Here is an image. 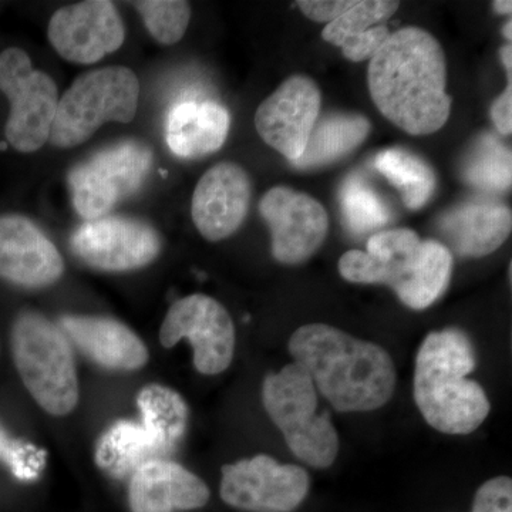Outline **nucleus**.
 Segmentation results:
<instances>
[{"label": "nucleus", "instance_id": "f257e3e1", "mask_svg": "<svg viewBox=\"0 0 512 512\" xmlns=\"http://www.w3.org/2000/svg\"><path fill=\"white\" fill-rule=\"evenodd\" d=\"M367 82L373 103L394 126L427 136L450 117L447 60L439 40L427 30H396L369 60Z\"/></svg>", "mask_w": 512, "mask_h": 512}, {"label": "nucleus", "instance_id": "f03ea898", "mask_svg": "<svg viewBox=\"0 0 512 512\" xmlns=\"http://www.w3.org/2000/svg\"><path fill=\"white\" fill-rule=\"evenodd\" d=\"M288 348L316 390L340 413L373 412L393 397V359L376 343L325 323H309L293 332Z\"/></svg>", "mask_w": 512, "mask_h": 512}, {"label": "nucleus", "instance_id": "7ed1b4c3", "mask_svg": "<svg viewBox=\"0 0 512 512\" xmlns=\"http://www.w3.org/2000/svg\"><path fill=\"white\" fill-rule=\"evenodd\" d=\"M476 369V350L466 332L447 328L421 343L414 366V402L433 429L451 436L476 431L490 414L487 393L468 375Z\"/></svg>", "mask_w": 512, "mask_h": 512}, {"label": "nucleus", "instance_id": "20e7f679", "mask_svg": "<svg viewBox=\"0 0 512 512\" xmlns=\"http://www.w3.org/2000/svg\"><path fill=\"white\" fill-rule=\"evenodd\" d=\"M339 272L352 284L390 286L404 305L423 311L447 291L453 255L439 241H421L412 229H390L373 234L367 252L343 254Z\"/></svg>", "mask_w": 512, "mask_h": 512}, {"label": "nucleus", "instance_id": "39448f33", "mask_svg": "<svg viewBox=\"0 0 512 512\" xmlns=\"http://www.w3.org/2000/svg\"><path fill=\"white\" fill-rule=\"evenodd\" d=\"M13 362L36 403L52 416H67L79 403V379L72 343L45 316L25 312L10 335Z\"/></svg>", "mask_w": 512, "mask_h": 512}, {"label": "nucleus", "instance_id": "423d86ee", "mask_svg": "<svg viewBox=\"0 0 512 512\" xmlns=\"http://www.w3.org/2000/svg\"><path fill=\"white\" fill-rule=\"evenodd\" d=\"M262 402L293 454L313 468H328L339 453V436L328 410L319 412L318 390L302 366L292 362L269 373Z\"/></svg>", "mask_w": 512, "mask_h": 512}, {"label": "nucleus", "instance_id": "0eeeda50", "mask_svg": "<svg viewBox=\"0 0 512 512\" xmlns=\"http://www.w3.org/2000/svg\"><path fill=\"white\" fill-rule=\"evenodd\" d=\"M138 100L140 83L128 67L110 66L83 73L59 99L50 143L72 148L86 143L109 121L130 123L136 117Z\"/></svg>", "mask_w": 512, "mask_h": 512}, {"label": "nucleus", "instance_id": "6e6552de", "mask_svg": "<svg viewBox=\"0 0 512 512\" xmlns=\"http://www.w3.org/2000/svg\"><path fill=\"white\" fill-rule=\"evenodd\" d=\"M153 150L128 140L104 148L70 171L73 205L86 221L99 220L140 190L153 167Z\"/></svg>", "mask_w": 512, "mask_h": 512}, {"label": "nucleus", "instance_id": "1a4fd4ad", "mask_svg": "<svg viewBox=\"0 0 512 512\" xmlns=\"http://www.w3.org/2000/svg\"><path fill=\"white\" fill-rule=\"evenodd\" d=\"M0 92L10 101L9 143L20 153L40 150L49 140L59 104L55 80L33 69L25 50L10 47L0 53Z\"/></svg>", "mask_w": 512, "mask_h": 512}, {"label": "nucleus", "instance_id": "9d476101", "mask_svg": "<svg viewBox=\"0 0 512 512\" xmlns=\"http://www.w3.org/2000/svg\"><path fill=\"white\" fill-rule=\"evenodd\" d=\"M187 339L194 366L201 375H220L231 366L235 353V326L227 309L211 296L194 293L168 309L160 329V343L173 348Z\"/></svg>", "mask_w": 512, "mask_h": 512}, {"label": "nucleus", "instance_id": "9b49d317", "mask_svg": "<svg viewBox=\"0 0 512 512\" xmlns=\"http://www.w3.org/2000/svg\"><path fill=\"white\" fill-rule=\"evenodd\" d=\"M221 498L248 512H292L305 501L311 477L305 468L258 454L222 467Z\"/></svg>", "mask_w": 512, "mask_h": 512}, {"label": "nucleus", "instance_id": "f8f14e48", "mask_svg": "<svg viewBox=\"0 0 512 512\" xmlns=\"http://www.w3.org/2000/svg\"><path fill=\"white\" fill-rule=\"evenodd\" d=\"M163 242L147 222L128 217L87 221L74 232L72 249L84 264L106 272H127L156 261Z\"/></svg>", "mask_w": 512, "mask_h": 512}, {"label": "nucleus", "instance_id": "ddd939ff", "mask_svg": "<svg viewBox=\"0 0 512 512\" xmlns=\"http://www.w3.org/2000/svg\"><path fill=\"white\" fill-rule=\"evenodd\" d=\"M259 212L272 234V255L285 265H298L325 242L329 217L311 195L288 187H274L259 202Z\"/></svg>", "mask_w": 512, "mask_h": 512}, {"label": "nucleus", "instance_id": "4468645a", "mask_svg": "<svg viewBox=\"0 0 512 512\" xmlns=\"http://www.w3.org/2000/svg\"><path fill=\"white\" fill-rule=\"evenodd\" d=\"M322 106V93L311 77L296 74L266 97L255 114V127L269 147L289 161L302 157Z\"/></svg>", "mask_w": 512, "mask_h": 512}, {"label": "nucleus", "instance_id": "2eb2a0df", "mask_svg": "<svg viewBox=\"0 0 512 512\" xmlns=\"http://www.w3.org/2000/svg\"><path fill=\"white\" fill-rule=\"evenodd\" d=\"M47 37L67 62L97 63L123 46L126 29L109 0H87L57 10Z\"/></svg>", "mask_w": 512, "mask_h": 512}, {"label": "nucleus", "instance_id": "dca6fc26", "mask_svg": "<svg viewBox=\"0 0 512 512\" xmlns=\"http://www.w3.org/2000/svg\"><path fill=\"white\" fill-rule=\"evenodd\" d=\"M64 262L55 244L35 222L18 214L0 217V278L39 289L62 278Z\"/></svg>", "mask_w": 512, "mask_h": 512}, {"label": "nucleus", "instance_id": "f3484780", "mask_svg": "<svg viewBox=\"0 0 512 512\" xmlns=\"http://www.w3.org/2000/svg\"><path fill=\"white\" fill-rule=\"evenodd\" d=\"M251 197V178L241 165H214L195 187L192 221L202 237L212 242L222 241L244 224Z\"/></svg>", "mask_w": 512, "mask_h": 512}, {"label": "nucleus", "instance_id": "a211bd4d", "mask_svg": "<svg viewBox=\"0 0 512 512\" xmlns=\"http://www.w3.org/2000/svg\"><path fill=\"white\" fill-rule=\"evenodd\" d=\"M208 501L207 484L167 458L147 461L134 471L128 484L131 512L191 511L204 507Z\"/></svg>", "mask_w": 512, "mask_h": 512}, {"label": "nucleus", "instance_id": "6ab92c4d", "mask_svg": "<svg viewBox=\"0 0 512 512\" xmlns=\"http://www.w3.org/2000/svg\"><path fill=\"white\" fill-rule=\"evenodd\" d=\"M59 328L74 348L104 369L137 370L147 365V346L120 320L69 315L60 319Z\"/></svg>", "mask_w": 512, "mask_h": 512}, {"label": "nucleus", "instance_id": "aec40b11", "mask_svg": "<svg viewBox=\"0 0 512 512\" xmlns=\"http://www.w3.org/2000/svg\"><path fill=\"white\" fill-rule=\"evenodd\" d=\"M440 228L458 254L481 258L493 254L510 237L512 215L503 202L474 198L444 214Z\"/></svg>", "mask_w": 512, "mask_h": 512}, {"label": "nucleus", "instance_id": "412c9836", "mask_svg": "<svg viewBox=\"0 0 512 512\" xmlns=\"http://www.w3.org/2000/svg\"><path fill=\"white\" fill-rule=\"evenodd\" d=\"M229 127L231 116L217 101L185 100L168 113L165 138L177 157H204L224 146Z\"/></svg>", "mask_w": 512, "mask_h": 512}, {"label": "nucleus", "instance_id": "4be33fe9", "mask_svg": "<svg viewBox=\"0 0 512 512\" xmlns=\"http://www.w3.org/2000/svg\"><path fill=\"white\" fill-rule=\"evenodd\" d=\"M167 454L140 421L119 420L101 434L94 458L97 466L114 478H130L147 461Z\"/></svg>", "mask_w": 512, "mask_h": 512}, {"label": "nucleus", "instance_id": "5701e85b", "mask_svg": "<svg viewBox=\"0 0 512 512\" xmlns=\"http://www.w3.org/2000/svg\"><path fill=\"white\" fill-rule=\"evenodd\" d=\"M369 133V120L360 114H328L316 121L305 151L293 161V167L312 170L335 163L362 146Z\"/></svg>", "mask_w": 512, "mask_h": 512}, {"label": "nucleus", "instance_id": "b1692460", "mask_svg": "<svg viewBox=\"0 0 512 512\" xmlns=\"http://www.w3.org/2000/svg\"><path fill=\"white\" fill-rule=\"evenodd\" d=\"M137 406L140 423L170 456L187 431L188 406L183 396L163 384H148L138 393Z\"/></svg>", "mask_w": 512, "mask_h": 512}, {"label": "nucleus", "instance_id": "393cba45", "mask_svg": "<svg viewBox=\"0 0 512 512\" xmlns=\"http://www.w3.org/2000/svg\"><path fill=\"white\" fill-rule=\"evenodd\" d=\"M375 167L402 195L409 210H420L437 188L433 168L423 158L403 148H389L376 157Z\"/></svg>", "mask_w": 512, "mask_h": 512}, {"label": "nucleus", "instance_id": "a878e982", "mask_svg": "<svg viewBox=\"0 0 512 512\" xmlns=\"http://www.w3.org/2000/svg\"><path fill=\"white\" fill-rule=\"evenodd\" d=\"M511 150L493 134H483L464 164V180L488 194H500L511 188Z\"/></svg>", "mask_w": 512, "mask_h": 512}, {"label": "nucleus", "instance_id": "bb28decb", "mask_svg": "<svg viewBox=\"0 0 512 512\" xmlns=\"http://www.w3.org/2000/svg\"><path fill=\"white\" fill-rule=\"evenodd\" d=\"M343 218L352 234L365 235L387 227L393 220L389 204L359 175L346 180L340 191Z\"/></svg>", "mask_w": 512, "mask_h": 512}, {"label": "nucleus", "instance_id": "cd10ccee", "mask_svg": "<svg viewBox=\"0 0 512 512\" xmlns=\"http://www.w3.org/2000/svg\"><path fill=\"white\" fill-rule=\"evenodd\" d=\"M144 20L150 35L165 46L183 39L191 19V6L183 0H141L131 2Z\"/></svg>", "mask_w": 512, "mask_h": 512}, {"label": "nucleus", "instance_id": "c85d7f7f", "mask_svg": "<svg viewBox=\"0 0 512 512\" xmlns=\"http://www.w3.org/2000/svg\"><path fill=\"white\" fill-rule=\"evenodd\" d=\"M399 6V2L392 0L355 2L339 19L326 25L322 32L323 39L330 45L340 47L350 37L365 33L366 30L375 28L376 23L392 18Z\"/></svg>", "mask_w": 512, "mask_h": 512}, {"label": "nucleus", "instance_id": "c756f323", "mask_svg": "<svg viewBox=\"0 0 512 512\" xmlns=\"http://www.w3.org/2000/svg\"><path fill=\"white\" fill-rule=\"evenodd\" d=\"M0 461L22 481L35 480L45 464V453L32 444L13 439L0 424Z\"/></svg>", "mask_w": 512, "mask_h": 512}, {"label": "nucleus", "instance_id": "7c9ffc66", "mask_svg": "<svg viewBox=\"0 0 512 512\" xmlns=\"http://www.w3.org/2000/svg\"><path fill=\"white\" fill-rule=\"evenodd\" d=\"M471 512H512V481L500 476L478 488Z\"/></svg>", "mask_w": 512, "mask_h": 512}, {"label": "nucleus", "instance_id": "2f4dec72", "mask_svg": "<svg viewBox=\"0 0 512 512\" xmlns=\"http://www.w3.org/2000/svg\"><path fill=\"white\" fill-rule=\"evenodd\" d=\"M392 32L387 26H375L342 43L343 56L350 62L360 63L372 59L386 43Z\"/></svg>", "mask_w": 512, "mask_h": 512}, {"label": "nucleus", "instance_id": "473e14b6", "mask_svg": "<svg viewBox=\"0 0 512 512\" xmlns=\"http://www.w3.org/2000/svg\"><path fill=\"white\" fill-rule=\"evenodd\" d=\"M353 5L355 2H349V0H302V2H298L299 9L302 10L306 18L313 22L326 23V25L335 22Z\"/></svg>", "mask_w": 512, "mask_h": 512}, {"label": "nucleus", "instance_id": "72a5a7b5", "mask_svg": "<svg viewBox=\"0 0 512 512\" xmlns=\"http://www.w3.org/2000/svg\"><path fill=\"white\" fill-rule=\"evenodd\" d=\"M491 117L501 134H511L512 130V87L511 82L503 94L494 101Z\"/></svg>", "mask_w": 512, "mask_h": 512}, {"label": "nucleus", "instance_id": "f704fd0d", "mask_svg": "<svg viewBox=\"0 0 512 512\" xmlns=\"http://www.w3.org/2000/svg\"><path fill=\"white\" fill-rule=\"evenodd\" d=\"M501 59H503L505 69L508 70V79H510L511 82L512 49L510 43H508L507 46H504L503 49H501Z\"/></svg>", "mask_w": 512, "mask_h": 512}, {"label": "nucleus", "instance_id": "c9c22d12", "mask_svg": "<svg viewBox=\"0 0 512 512\" xmlns=\"http://www.w3.org/2000/svg\"><path fill=\"white\" fill-rule=\"evenodd\" d=\"M494 10L500 15H511L512 3L510 0H497L494 2Z\"/></svg>", "mask_w": 512, "mask_h": 512}, {"label": "nucleus", "instance_id": "e433bc0d", "mask_svg": "<svg viewBox=\"0 0 512 512\" xmlns=\"http://www.w3.org/2000/svg\"><path fill=\"white\" fill-rule=\"evenodd\" d=\"M504 36L507 37L508 40L512 39L511 19L508 20L507 23H505V26H504Z\"/></svg>", "mask_w": 512, "mask_h": 512}]
</instances>
